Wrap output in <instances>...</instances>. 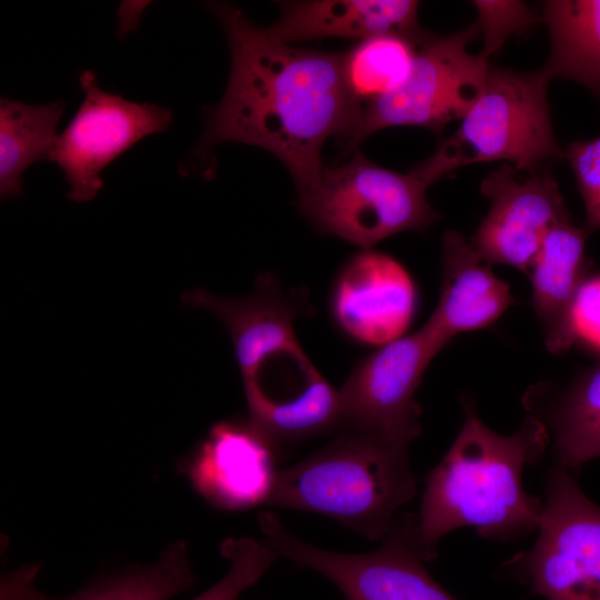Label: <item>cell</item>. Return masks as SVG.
Returning a JSON list of instances; mask_svg holds the SVG:
<instances>
[{"instance_id":"obj_19","label":"cell","mask_w":600,"mask_h":600,"mask_svg":"<svg viewBox=\"0 0 600 600\" xmlns=\"http://www.w3.org/2000/svg\"><path fill=\"white\" fill-rule=\"evenodd\" d=\"M528 414L546 427L553 464L572 474L600 457V362L568 383L539 382L522 398Z\"/></svg>"},{"instance_id":"obj_3","label":"cell","mask_w":600,"mask_h":600,"mask_svg":"<svg viewBox=\"0 0 600 600\" xmlns=\"http://www.w3.org/2000/svg\"><path fill=\"white\" fill-rule=\"evenodd\" d=\"M403 438L344 430L306 459L279 469L267 506L336 519L371 541H380L399 509L417 494Z\"/></svg>"},{"instance_id":"obj_6","label":"cell","mask_w":600,"mask_h":600,"mask_svg":"<svg viewBox=\"0 0 600 600\" xmlns=\"http://www.w3.org/2000/svg\"><path fill=\"white\" fill-rule=\"evenodd\" d=\"M480 36L476 22L442 37L431 34L418 46L406 80L386 96L362 107L341 143L353 152L372 133L396 126H418L440 133L461 120L483 92L489 57L468 46Z\"/></svg>"},{"instance_id":"obj_22","label":"cell","mask_w":600,"mask_h":600,"mask_svg":"<svg viewBox=\"0 0 600 600\" xmlns=\"http://www.w3.org/2000/svg\"><path fill=\"white\" fill-rule=\"evenodd\" d=\"M196 581L187 543L179 540L156 561L96 579L60 600H170Z\"/></svg>"},{"instance_id":"obj_15","label":"cell","mask_w":600,"mask_h":600,"mask_svg":"<svg viewBox=\"0 0 600 600\" xmlns=\"http://www.w3.org/2000/svg\"><path fill=\"white\" fill-rule=\"evenodd\" d=\"M182 301L208 310L226 326L243 381L272 358L302 350L293 328L300 304L282 290L271 272H261L254 290L246 297L229 298L193 289L183 293Z\"/></svg>"},{"instance_id":"obj_1","label":"cell","mask_w":600,"mask_h":600,"mask_svg":"<svg viewBox=\"0 0 600 600\" xmlns=\"http://www.w3.org/2000/svg\"><path fill=\"white\" fill-rule=\"evenodd\" d=\"M228 39L230 73L221 100L206 111V127L189 162L210 164V150L226 141L268 150L290 172L298 193L324 166L321 150L342 143L362 107L342 74V52L293 47L271 38L228 2H211Z\"/></svg>"},{"instance_id":"obj_16","label":"cell","mask_w":600,"mask_h":600,"mask_svg":"<svg viewBox=\"0 0 600 600\" xmlns=\"http://www.w3.org/2000/svg\"><path fill=\"white\" fill-rule=\"evenodd\" d=\"M513 303L509 284L491 263L458 231H446L440 296L423 328L446 347L461 332L489 327Z\"/></svg>"},{"instance_id":"obj_14","label":"cell","mask_w":600,"mask_h":600,"mask_svg":"<svg viewBox=\"0 0 600 600\" xmlns=\"http://www.w3.org/2000/svg\"><path fill=\"white\" fill-rule=\"evenodd\" d=\"M281 378L261 368L244 380L248 419L277 446L294 443L330 431L346 430L339 390L314 368L306 353Z\"/></svg>"},{"instance_id":"obj_7","label":"cell","mask_w":600,"mask_h":600,"mask_svg":"<svg viewBox=\"0 0 600 600\" xmlns=\"http://www.w3.org/2000/svg\"><path fill=\"white\" fill-rule=\"evenodd\" d=\"M542 502L536 542L502 569L547 600H600V507L554 464Z\"/></svg>"},{"instance_id":"obj_13","label":"cell","mask_w":600,"mask_h":600,"mask_svg":"<svg viewBox=\"0 0 600 600\" xmlns=\"http://www.w3.org/2000/svg\"><path fill=\"white\" fill-rule=\"evenodd\" d=\"M279 448L254 423H214L184 462L193 489L211 506L229 511L268 503L278 470Z\"/></svg>"},{"instance_id":"obj_23","label":"cell","mask_w":600,"mask_h":600,"mask_svg":"<svg viewBox=\"0 0 600 600\" xmlns=\"http://www.w3.org/2000/svg\"><path fill=\"white\" fill-rule=\"evenodd\" d=\"M418 46L399 36H377L342 52V74L352 99L363 107L397 89L409 74Z\"/></svg>"},{"instance_id":"obj_10","label":"cell","mask_w":600,"mask_h":600,"mask_svg":"<svg viewBox=\"0 0 600 600\" xmlns=\"http://www.w3.org/2000/svg\"><path fill=\"white\" fill-rule=\"evenodd\" d=\"M443 348L422 327L359 361L339 389L346 430L380 431L410 442L419 437L421 408L416 392Z\"/></svg>"},{"instance_id":"obj_12","label":"cell","mask_w":600,"mask_h":600,"mask_svg":"<svg viewBox=\"0 0 600 600\" xmlns=\"http://www.w3.org/2000/svg\"><path fill=\"white\" fill-rule=\"evenodd\" d=\"M417 296L404 267L391 256L361 249L336 276L329 299L334 324L354 342L382 347L404 336Z\"/></svg>"},{"instance_id":"obj_21","label":"cell","mask_w":600,"mask_h":600,"mask_svg":"<svg viewBox=\"0 0 600 600\" xmlns=\"http://www.w3.org/2000/svg\"><path fill=\"white\" fill-rule=\"evenodd\" d=\"M64 109L63 101L30 104L0 99L1 199L20 197L26 169L48 159L58 138L57 124Z\"/></svg>"},{"instance_id":"obj_17","label":"cell","mask_w":600,"mask_h":600,"mask_svg":"<svg viewBox=\"0 0 600 600\" xmlns=\"http://www.w3.org/2000/svg\"><path fill=\"white\" fill-rule=\"evenodd\" d=\"M280 17L267 33L291 44L329 37L357 41L399 36L424 42L432 33L418 21L419 2L412 0H309L280 2Z\"/></svg>"},{"instance_id":"obj_18","label":"cell","mask_w":600,"mask_h":600,"mask_svg":"<svg viewBox=\"0 0 600 600\" xmlns=\"http://www.w3.org/2000/svg\"><path fill=\"white\" fill-rule=\"evenodd\" d=\"M590 233L567 220L544 237L528 273L532 306L551 353L568 351L577 341L574 307L591 262L586 256Z\"/></svg>"},{"instance_id":"obj_8","label":"cell","mask_w":600,"mask_h":600,"mask_svg":"<svg viewBox=\"0 0 600 600\" xmlns=\"http://www.w3.org/2000/svg\"><path fill=\"white\" fill-rule=\"evenodd\" d=\"M258 524L266 542L297 564L330 580L343 600H457L427 571L417 514L397 516L370 552L346 553L310 544L291 533L279 518L262 511Z\"/></svg>"},{"instance_id":"obj_2","label":"cell","mask_w":600,"mask_h":600,"mask_svg":"<svg viewBox=\"0 0 600 600\" xmlns=\"http://www.w3.org/2000/svg\"><path fill=\"white\" fill-rule=\"evenodd\" d=\"M461 401L464 421L427 476L417 514L428 561L441 538L460 527H473L488 540L514 541L538 529L542 512V500L524 490L523 472L548 450L546 427L527 414L516 432L501 434L478 417L472 398Z\"/></svg>"},{"instance_id":"obj_5","label":"cell","mask_w":600,"mask_h":600,"mask_svg":"<svg viewBox=\"0 0 600 600\" xmlns=\"http://www.w3.org/2000/svg\"><path fill=\"white\" fill-rule=\"evenodd\" d=\"M428 187L412 170L384 168L357 149L348 162L324 166L319 179L298 193V202L322 233L371 249L390 236L427 229L440 219L427 200Z\"/></svg>"},{"instance_id":"obj_4","label":"cell","mask_w":600,"mask_h":600,"mask_svg":"<svg viewBox=\"0 0 600 600\" xmlns=\"http://www.w3.org/2000/svg\"><path fill=\"white\" fill-rule=\"evenodd\" d=\"M550 80L539 69L490 66L482 94L458 129L412 171L428 186L458 168L506 161L519 169L564 159L547 99Z\"/></svg>"},{"instance_id":"obj_11","label":"cell","mask_w":600,"mask_h":600,"mask_svg":"<svg viewBox=\"0 0 600 600\" xmlns=\"http://www.w3.org/2000/svg\"><path fill=\"white\" fill-rule=\"evenodd\" d=\"M480 190L490 207L469 241L489 263L528 274L547 233L571 220L550 166L503 163L482 180Z\"/></svg>"},{"instance_id":"obj_20","label":"cell","mask_w":600,"mask_h":600,"mask_svg":"<svg viewBox=\"0 0 600 600\" xmlns=\"http://www.w3.org/2000/svg\"><path fill=\"white\" fill-rule=\"evenodd\" d=\"M550 52L540 68L546 77L577 82L600 102V0L541 2Z\"/></svg>"},{"instance_id":"obj_25","label":"cell","mask_w":600,"mask_h":600,"mask_svg":"<svg viewBox=\"0 0 600 600\" xmlns=\"http://www.w3.org/2000/svg\"><path fill=\"white\" fill-rule=\"evenodd\" d=\"M476 23L482 36L481 52L496 53L511 36L531 29L541 18L523 1L476 0Z\"/></svg>"},{"instance_id":"obj_27","label":"cell","mask_w":600,"mask_h":600,"mask_svg":"<svg viewBox=\"0 0 600 600\" xmlns=\"http://www.w3.org/2000/svg\"><path fill=\"white\" fill-rule=\"evenodd\" d=\"M574 327L577 339L600 351V277L582 284L574 307Z\"/></svg>"},{"instance_id":"obj_26","label":"cell","mask_w":600,"mask_h":600,"mask_svg":"<svg viewBox=\"0 0 600 600\" xmlns=\"http://www.w3.org/2000/svg\"><path fill=\"white\" fill-rule=\"evenodd\" d=\"M581 194L589 233L600 229V136L570 142L564 149Z\"/></svg>"},{"instance_id":"obj_24","label":"cell","mask_w":600,"mask_h":600,"mask_svg":"<svg viewBox=\"0 0 600 600\" xmlns=\"http://www.w3.org/2000/svg\"><path fill=\"white\" fill-rule=\"evenodd\" d=\"M220 552L230 562L228 572L192 600H238L278 557L266 541L250 537L226 539Z\"/></svg>"},{"instance_id":"obj_9","label":"cell","mask_w":600,"mask_h":600,"mask_svg":"<svg viewBox=\"0 0 600 600\" xmlns=\"http://www.w3.org/2000/svg\"><path fill=\"white\" fill-rule=\"evenodd\" d=\"M78 79L83 101L47 160L62 170L69 184L67 198L87 202L103 188L101 171L141 139L164 131L173 114L168 108L104 91L89 70Z\"/></svg>"}]
</instances>
